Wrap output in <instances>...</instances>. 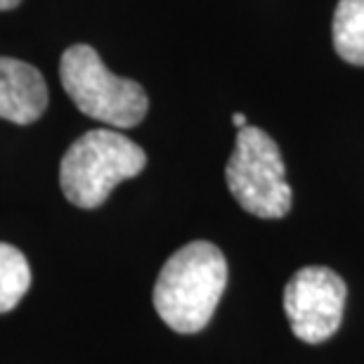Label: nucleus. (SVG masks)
Returning <instances> with one entry per match:
<instances>
[{"label":"nucleus","mask_w":364,"mask_h":364,"mask_svg":"<svg viewBox=\"0 0 364 364\" xmlns=\"http://www.w3.org/2000/svg\"><path fill=\"white\" fill-rule=\"evenodd\" d=\"M48 109V83L28 62L0 57V119L28 126Z\"/></svg>","instance_id":"obj_6"},{"label":"nucleus","mask_w":364,"mask_h":364,"mask_svg":"<svg viewBox=\"0 0 364 364\" xmlns=\"http://www.w3.org/2000/svg\"><path fill=\"white\" fill-rule=\"evenodd\" d=\"M147 154L130 137L112 128L83 133L67 149L60 164V185L76 208H100L116 185L140 176Z\"/></svg>","instance_id":"obj_2"},{"label":"nucleus","mask_w":364,"mask_h":364,"mask_svg":"<svg viewBox=\"0 0 364 364\" xmlns=\"http://www.w3.org/2000/svg\"><path fill=\"white\" fill-rule=\"evenodd\" d=\"M21 3V0H0V12H5V10H14Z\"/></svg>","instance_id":"obj_10"},{"label":"nucleus","mask_w":364,"mask_h":364,"mask_svg":"<svg viewBox=\"0 0 364 364\" xmlns=\"http://www.w3.org/2000/svg\"><path fill=\"white\" fill-rule=\"evenodd\" d=\"M232 196L246 213L277 220L291 210V187L282 154L265 130L246 126L239 130L235 151L225 166Z\"/></svg>","instance_id":"obj_4"},{"label":"nucleus","mask_w":364,"mask_h":364,"mask_svg":"<svg viewBox=\"0 0 364 364\" xmlns=\"http://www.w3.org/2000/svg\"><path fill=\"white\" fill-rule=\"evenodd\" d=\"M31 287V267L19 249L0 242V315L17 308Z\"/></svg>","instance_id":"obj_8"},{"label":"nucleus","mask_w":364,"mask_h":364,"mask_svg":"<svg viewBox=\"0 0 364 364\" xmlns=\"http://www.w3.org/2000/svg\"><path fill=\"white\" fill-rule=\"evenodd\" d=\"M346 282L329 267H303L284 289L291 331L305 343H324L338 331L346 308Z\"/></svg>","instance_id":"obj_5"},{"label":"nucleus","mask_w":364,"mask_h":364,"mask_svg":"<svg viewBox=\"0 0 364 364\" xmlns=\"http://www.w3.org/2000/svg\"><path fill=\"white\" fill-rule=\"evenodd\" d=\"M232 123H235V126H237L239 130L249 126V123H246V116H244V114H239V112H237L235 116H232Z\"/></svg>","instance_id":"obj_9"},{"label":"nucleus","mask_w":364,"mask_h":364,"mask_svg":"<svg viewBox=\"0 0 364 364\" xmlns=\"http://www.w3.org/2000/svg\"><path fill=\"white\" fill-rule=\"evenodd\" d=\"M228 287V260L210 242H192L166 260L154 284L159 317L178 333H196L210 322Z\"/></svg>","instance_id":"obj_1"},{"label":"nucleus","mask_w":364,"mask_h":364,"mask_svg":"<svg viewBox=\"0 0 364 364\" xmlns=\"http://www.w3.org/2000/svg\"><path fill=\"white\" fill-rule=\"evenodd\" d=\"M331 31L336 53L346 62L364 67V0H338Z\"/></svg>","instance_id":"obj_7"},{"label":"nucleus","mask_w":364,"mask_h":364,"mask_svg":"<svg viewBox=\"0 0 364 364\" xmlns=\"http://www.w3.org/2000/svg\"><path fill=\"white\" fill-rule=\"evenodd\" d=\"M60 81L78 112L114 128H135L149 109L140 83L112 74L97 50L78 43L64 50Z\"/></svg>","instance_id":"obj_3"}]
</instances>
